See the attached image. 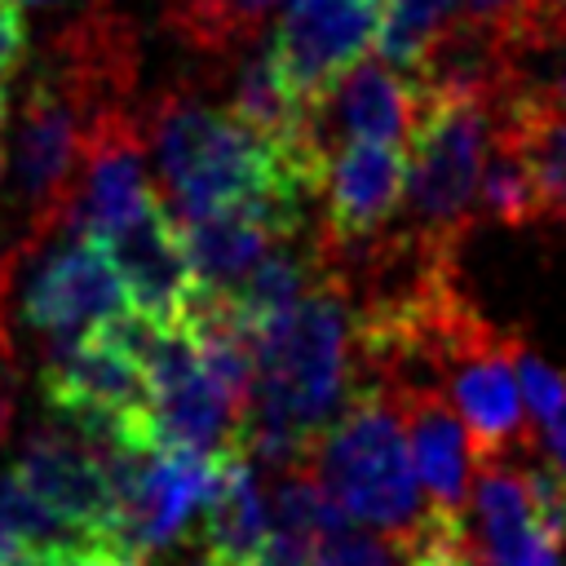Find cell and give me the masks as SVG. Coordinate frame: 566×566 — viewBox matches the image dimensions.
<instances>
[{
	"label": "cell",
	"instance_id": "1",
	"mask_svg": "<svg viewBox=\"0 0 566 566\" xmlns=\"http://www.w3.org/2000/svg\"><path fill=\"white\" fill-rule=\"evenodd\" d=\"M137 27L106 0H93L80 18L62 22L40 49L4 146L9 186V252L13 261L35 256L66 226L88 128L102 111L128 106L137 88Z\"/></svg>",
	"mask_w": 566,
	"mask_h": 566
},
{
	"label": "cell",
	"instance_id": "2",
	"mask_svg": "<svg viewBox=\"0 0 566 566\" xmlns=\"http://www.w3.org/2000/svg\"><path fill=\"white\" fill-rule=\"evenodd\" d=\"M137 119L159 172V195L177 221L221 208H265L292 226H310L305 208L323 199V186L217 102L203 80L186 75L155 88Z\"/></svg>",
	"mask_w": 566,
	"mask_h": 566
},
{
	"label": "cell",
	"instance_id": "3",
	"mask_svg": "<svg viewBox=\"0 0 566 566\" xmlns=\"http://www.w3.org/2000/svg\"><path fill=\"white\" fill-rule=\"evenodd\" d=\"M363 389L354 345V296L340 270L256 332L252 402L234 451L256 464H310L314 442Z\"/></svg>",
	"mask_w": 566,
	"mask_h": 566
},
{
	"label": "cell",
	"instance_id": "4",
	"mask_svg": "<svg viewBox=\"0 0 566 566\" xmlns=\"http://www.w3.org/2000/svg\"><path fill=\"white\" fill-rule=\"evenodd\" d=\"M310 469L354 522L371 526L398 548H411L438 526L460 522V513L429 504L402 438V416L385 385H363L345 402V411L314 442Z\"/></svg>",
	"mask_w": 566,
	"mask_h": 566
},
{
	"label": "cell",
	"instance_id": "5",
	"mask_svg": "<svg viewBox=\"0 0 566 566\" xmlns=\"http://www.w3.org/2000/svg\"><path fill=\"white\" fill-rule=\"evenodd\" d=\"M424 111L407 142L402 226L460 248L478 221V186L495 128V97L420 88Z\"/></svg>",
	"mask_w": 566,
	"mask_h": 566
},
{
	"label": "cell",
	"instance_id": "6",
	"mask_svg": "<svg viewBox=\"0 0 566 566\" xmlns=\"http://www.w3.org/2000/svg\"><path fill=\"white\" fill-rule=\"evenodd\" d=\"M239 407L203 367L195 332L155 327L146 340V433L155 447L234 451Z\"/></svg>",
	"mask_w": 566,
	"mask_h": 566
},
{
	"label": "cell",
	"instance_id": "7",
	"mask_svg": "<svg viewBox=\"0 0 566 566\" xmlns=\"http://www.w3.org/2000/svg\"><path fill=\"white\" fill-rule=\"evenodd\" d=\"M128 310L111 252L88 234L57 239L22 292V323L44 340V349H62Z\"/></svg>",
	"mask_w": 566,
	"mask_h": 566
},
{
	"label": "cell",
	"instance_id": "8",
	"mask_svg": "<svg viewBox=\"0 0 566 566\" xmlns=\"http://www.w3.org/2000/svg\"><path fill=\"white\" fill-rule=\"evenodd\" d=\"M385 0H287L274 35L265 40L287 88L323 111L340 75L380 35Z\"/></svg>",
	"mask_w": 566,
	"mask_h": 566
},
{
	"label": "cell",
	"instance_id": "9",
	"mask_svg": "<svg viewBox=\"0 0 566 566\" xmlns=\"http://www.w3.org/2000/svg\"><path fill=\"white\" fill-rule=\"evenodd\" d=\"M407 190V155L394 142L345 137L332 146L327 181H323V217L314 226L318 243L332 261L380 239L402 208Z\"/></svg>",
	"mask_w": 566,
	"mask_h": 566
},
{
	"label": "cell",
	"instance_id": "10",
	"mask_svg": "<svg viewBox=\"0 0 566 566\" xmlns=\"http://www.w3.org/2000/svg\"><path fill=\"white\" fill-rule=\"evenodd\" d=\"M146 155L150 150H146V133H142L133 102L102 111L88 128L75 199H71L62 230L106 239V234L124 230L133 217H142L150 203H159L164 195L146 172Z\"/></svg>",
	"mask_w": 566,
	"mask_h": 566
},
{
	"label": "cell",
	"instance_id": "11",
	"mask_svg": "<svg viewBox=\"0 0 566 566\" xmlns=\"http://www.w3.org/2000/svg\"><path fill=\"white\" fill-rule=\"evenodd\" d=\"M97 243L111 252L133 314H142L155 327H181L190 318L199 301V279L186 252L181 221L164 208V199Z\"/></svg>",
	"mask_w": 566,
	"mask_h": 566
},
{
	"label": "cell",
	"instance_id": "12",
	"mask_svg": "<svg viewBox=\"0 0 566 566\" xmlns=\"http://www.w3.org/2000/svg\"><path fill=\"white\" fill-rule=\"evenodd\" d=\"M13 469L75 535L102 539L106 464H102V447L88 429H80L66 416H53V420L35 424L22 438Z\"/></svg>",
	"mask_w": 566,
	"mask_h": 566
},
{
	"label": "cell",
	"instance_id": "13",
	"mask_svg": "<svg viewBox=\"0 0 566 566\" xmlns=\"http://www.w3.org/2000/svg\"><path fill=\"white\" fill-rule=\"evenodd\" d=\"M385 389L402 416V433L429 504L460 513L469 491V433L460 429V411L451 407L442 385L424 376H402L389 380Z\"/></svg>",
	"mask_w": 566,
	"mask_h": 566
},
{
	"label": "cell",
	"instance_id": "14",
	"mask_svg": "<svg viewBox=\"0 0 566 566\" xmlns=\"http://www.w3.org/2000/svg\"><path fill=\"white\" fill-rule=\"evenodd\" d=\"M420 111H424V93H420L416 75L389 66L385 57H358L340 75L332 97L323 102L318 128H323L327 146L345 142V137L407 146L420 124Z\"/></svg>",
	"mask_w": 566,
	"mask_h": 566
},
{
	"label": "cell",
	"instance_id": "15",
	"mask_svg": "<svg viewBox=\"0 0 566 566\" xmlns=\"http://www.w3.org/2000/svg\"><path fill=\"white\" fill-rule=\"evenodd\" d=\"M473 517H478V553L486 566H566V539H557L531 495L522 464L482 460L478 486H473Z\"/></svg>",
	"mask_w": 566,
	"mask_h": 566
},
{
	"label": "cell",
	"instance_id": "16",
	"mask_svg": "<svg viewBox=\"0 0 566 566\" xmlns=\"http://www.w3.org/2000/svg\"><path fill=\"white\" fill-rule=\"evenodd\" d=\"M310 226H292L265 208H221L203 217H186V252L199 279V292H226L234 287L274 243L305 234Z\"/></svg>",
	"mask_w": 566,
	"mask_h": 566
},
{
	"label": "cell",
	"instance_id": "17",
	"mask_svg": "<svg viewBox=\"0 0 566 566\" xmlns=\"http://www.w3.org/2000/svg\"><path fill=\"white\" fill-rule=\"evenodd\" d=\"M270 531V504L256 486L252 460L230 451L217 491L203 504V562L208 566H248Z\"/></svg>",
	"mask_w": 566,
	"mask_h": 566
},
{
	"label": "cell",
	"instance_id": "18",
	"mask_svg": "<svg viewBox=\"0 0 566 566\" xmlns=\"http://www.w3.org/2000/svg\"><path fill=\"white\" fill-rule=\"evenodd\" d=\"M283 0H172L159 27L199 62H230L256 44L265 18Z\"/></svg>",
	"mask_w": 566,
	"mask_h": 566
},
{
	"label": "cell",
	"instance_id": "19",
	"mask_svg": "<svg viewBox=\"0 0 566 566\" xmlns=\"http://www.w3.org/2000/svg\"><path fill=\"white\" fill-rule=\"evenodd\" d=\"M455 13H460V0H394L389 13L380 18V35H376L380 57L407 75H420L424 57L447 35Z\"/></svg>",
	"mask_w": 566,
	"mask_h": 566
},
{
	"label": "cell",
	"instance_id": "20",
	"mask_svg": "<svg viewBox=\"0 0 566 566\" xmlns=\"http://www.w3.org/2000/svg\"><path fill=\"white\" fill-rule=\"evenodd\" d=\"M478 212L500 226H539V199H535L531 168H526L522 150L495 128H491L482 186H478Z\"/></svg>",
	"mask_w": 566,
	"mask_h": 566
},
{
	"label": "cell",
	"instance_id": "21",
	"mask_svg": "<svg viewBox=\"0 0 566 566\" xmlns=\"http://www.w3.org/2000/svg\"><path fill=\"white\" fill-rule=\"evenodd\" d=\"M517 385H522V402H526V416L535 424L553 420L557 407L566 402V371H557L553 363L535 358L526 345H517Z\"/></svg>",
	"mask_w": 566,
	"mask_h": 566
},
{
	"label": "cell",
	"instance_id": "22",
	"mask_svg": "<svg viewBox=\"0 0 566 566\" xmlns=\"http://www.w3.org/2000/svg\"><path fill=\"white\" fill-rule=\"evenodd\" d=\"M402 566H482V562H478V548H473V539L464 531V517H460V522H447L433 535L416 539L407 548Z\"/></svg>",
	"mask_w": 566,
	"mask_h": 566
},
{
	"label": "cell",
	"instance_id": "23",
	"mask_svg": "<svg viewBox=\"0 0 566 566\" xmlns=\"http://www.w3.org/2000/svg\"><path fill=\"white\" fill-rule=\"evenodd\" d=\"M562 40H566V0H531V9L522 13V22L513 31L517 57H531V53L553 49Z\"/></svg>",
	"mask_w": 566,
	"mask_h": 566
},
{
	"label": "cell",
	"instance_id": "24",
	"mask_svg": "<svg viewBox=\"0 0 566 566\" xmlns=\"http://www.w3.org/2000/svg\"><path fill=\"white\" fill-rule=\"evenodd\" d=\"M531 9V0H460V22H469V27H482L486 35H495L513 57H517V49H513V31H517V22H522V13ZM522 62V57H517Z\"/></svg>",
	"mask_w": 566,
	"mask_h": 566
},
{
	"label": "cell",
	"instance_id": "25",
	"mask_svg": "<svg viewBox=\"0 0 566 566\" xmlns=\"http://www.w3.org/2000/svg\"><path fill=\"white\" fill-rule=\"evenodd\" d=\"M389 548L376 535H363L354 526H345L340 535H332L318 548V566H389Z\"/></svg>",
	"mask_w": 566,
	"mask_h": 566
},
{
	"label": "cell",
	"instance_id": "26",
	"mask_svg": "<svg viewBox=\"0 0 566 566\" xmlns=\"http://www.w3.org/2000/svg\"><path fill=\"white\" fill-rule=\"evenodd\" d=\"M27 53V18L22 0H0V93H9L18 66Z\"/></svg>",
	"mask_w": 566,
	"mask_h": 566
},
{
	"label": "cell",
	"instance_id": "27",
	"mask_svg": "<svg viewBox=\"0 0 566 566\" xmlns=\"http://www.w3.org/2000/svg\"><path fill=\"white\" fill-rule=\"evenodd\" d=\"M57 566H146V557H137V553H128L119 544H106V539H84Z\"/></svg>",
	"mask_w": 566,
	"mask_h": 566
},
{
	"label": "cell",
	"instance_id": "28",
	"mask_svg": "<svg viewBox=\"0 0 566 566\" xmlns=\"http://www.w3.org/2000/svg\"><path fill=\"white\" fill-rule=\"evenodd\" d=\"M18 349L13 345H4L0 349V447H4V438H9V429H13V411H18Z\"/></svg>",
	"mask_w": 566,
	"mask_h": 566
},
{
	"label": "cell",
	"instance_id": "29",
	"mask_svg": "<svg viewBox=\"0 0 566 566\" xmlns=\"http://www.w3.org/2000/svg\"><path fill=\"white\" fill-rule=\"evenodd\" d=\"M522 84H526V93H531L544 111H553V115H562V119H566V66H562L553 80H539V84L522 80Z\"/></svg>",
	"mask_w": 566,
	"mask_h": 566
},
{
	"label": "cell",
	"instance_id": "30",
	"mask_svg": "<svg viewBox=\"0 0 566 566\" xmlns=\"http://www.w3.org/2000/svg\"><path fill=\"white\" fill-rule=\"evenodd\" d=\"M539 429H544V451H548V460L566 473V402H562V407H557V416H553V420H544Z\"/></svg>",
	"mask_w": 566,
	"mask_h": 566
},
{
	"label": "cell",
	"instance_id": "31",
	"mask_svg": "<svg viewBox=\"0 0 566 566\" xmlns=\"http://www.w3.org/2000/svg\"><path fill=\"white\" fill-rule=\"evenodd\" d=\"M4 119H9V93H0V128H4Z\"/></svg>",
	"mask_w": 566,
	"mask_h": 566
},
{
	"label": "cell",
	"instance_id": "32",
	"mask_svg": "<svg viewBox=\"0 0 566 566\" xmlns=\"http://www.w3.org/2000/svg\"><path fill=\"white\" fill-rule=\"evenodd\" d=\"M22 4H44V0H22Z\"/></svg>",
	"mask_w": 566,
	"mask_h": 566
},
{
	"label": "cell",
	"instance_id": "33",
	"mask_svg": "<svg viewBox=\"0 0 566 566\" xmlns=\"http://www.w3.org/2000/svg\"><path fill=\"white\" fill-rule=\"evenodd\" d=\"M0 164H4V146H0ZM0 172H4V168H0Z\"/></svg>",
	"mask_w": 566,
	"mask_h": 566
},
{
	"label": "cell",
	"instance_id": "34",
	"mask_svg": "<svg viewBox=\"0 0 566 566\" xmlns=\"http://www.w3.org/2000/svg\"><path fill=\"white\" fill-rule=\"evenodd\" d=\"M195 566H208V562H195Z\"/></svg>",
	"mask_w": 566,
	"mask_h": 566
}]
</instances>
